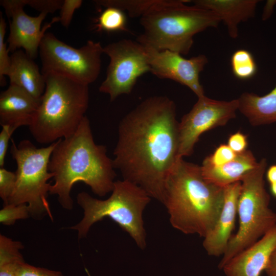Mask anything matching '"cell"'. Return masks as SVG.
Here are the masks:
<instances>
[{
	"mask_svg": "<svg viewBox=\"0 0 276 276\" xmlns=\"http://www.w3.org/2000/svg\"><path fill=\"white\" fill-rule=\"evenodd\" d=\"M178 126L174 102L163 96L143 101L119 125L114 168L123 179L161 203L168 178L180 158Z\"/></svg>",
	"mask_w": 276,
	"mask_h": 276,
	"instance_id": "1",
	"label": "cell"
},
{
	"mask_svg": "<svg viewBox=\"0 0 276 276\" xmlns=\"http://www.w3.org/2000/svg\"><path fill=\"white\" fill-rule=\"evenodd\" d=\"M106 152L105 146L95 143L86 116L73 135L57 141L48 166L55 181L49 194L58 196L63 208L73 209L70 193L73 185L79 181L88 185L100 197L112 192L116 173L112 160Z\"/></svg>",
	"mask_w": 276,
	"mask_h": 276,
	"instance_id": "2",
	"label": "cell"
},
{
	"mask_svg": "<svg viewBox=\"0 0 276 276\" xmlns=\"http://www.w3.org/2000/svg\"><path fill=\"white\" fill-rule=\"evenodd\" d=\"M223 202L224 188L207 181L200 166L178 159L168 178L162 203L174 228L204 238L215 226Z\"/></svg>",
	"mask_w": 276,
	"mask_h": 276,
	"instance_id": "3",
	"label": "cell"
},
{
	"mask_svg": "<svg viewBox=\"0 0 276 276\" xmlns=\"http://www.w3.org/2000/svg\"><path fill=\"white\" fill-rule=\"evenodd\" d=\"M190 1L156 0L140 17L143 31L137 38L144 46L186 55L196 34L216 28L221 21L213 11L196 6Z\"/></svg>",
	"mask_w": 276,
	"mask_h": 276,
	"instance_id": "4",
	"label": "cell"
},
{
	"mask_svg": "<svg viewBox=\"0 0 276 276\" xmlns=\"http://www.w3.org/2000/svg\"><path fill=\"white\" fill-rule=\"evenodd\" d=\"M44 92L29 130L34 140L51 144L73 135L85 116L88 85L54 73L42 74Z\"/></svg>",
	"mask_w": 276,
	"mask_h": 276,
	"instance_id": "5",
	"label": "cell"
},
{
	"mask_svg": "<svg viewBox=\"0 0 276 276\" xmlns=\"http://www.w3.org/2000/svg\"><path fill=\"white\" fill-rule=\"evenodd\" d=\"M111 192L105 200L95 198L85 192L79 193L77 201L84 215L71 228L77 231L81 239L87 236L94 223L109 217L127 233L141 249H144L146 233L143 214L151 198L140 187L125 179L115 181Z\"/></svg>",
	"mask_w": 276,
	"mask_h": 276,
	"instance_id": "6",
	"label": "cell"
},
{
	"mask_svg": "<svg viewBox=\"0 0 276 276\" xmlns=\"http://www.w3.org/2000/svg\"><path fill=\"white\" fill-rule=\"evenodd\" d=\"M266 167V159L263 158L241 181L237 209L239 227L230 239L219 263L220 269L276 226V212L269 207L270 196L265 188Z\"/></svg>",
	"mask_w": 276,
	"mask_h": 276,
	"instance_id": "7",
	"label": "cell"
},
{
	"mask_svg": "<svg viewBox=\"0 0 276 276\" xmlns=\"http://www.w3.org/2000/svg\"><path fill=\"white\" fill-rule=\"evenodd\" d=\"M11 141L10 152L17 164L16 181L8 204H27L34 219H41L47 215L53 220L47 198L51 186L48 181L54 175L49 171L48 166L57 141L40 148L28 140L17 145Z\"/></svg>",
	"mask_w": 276,
	"mask_h": 276,
	"instance_id": "8",
	"label": "cell"
},
{
	"mask_svg": "<svg viewBox=\"0 0 276 276\" xmlns=\"http://www.w3.org/2000/svg\"><path fill=\"white\" fill-rule=\"evenodd\" d=\"M103 47L88 40L80 48L71 47L46 32L39 48L42 74L54 73L88 85L98 78L101 69Z\"/></svg>",
	"mask_w": 276,
	"mask_h": 276,
	"instance_id": "9",
	"label": "cell"
},
{
	"mask_svg": "<svg viewBox=\"0 0 276 276\" xmlns=\"http://www.w3.org/2000/svg\"><path fill=\"white\" fill-rule=\"evenodd\" d=\"M103 51L110 61L99 89L113 101L121 95L131 93L137 79L150 72V66L146 48L137 41L123 39L104 47Z\"/></svg>",
	"mask_w": 276,
	"mask_h": 276,
	"instance_id": "10",
	"label": "cell"
},
{
	"mask_svg": "<svg viewBox=\"0 0 276 276\" xmlns=\"http://www.w3.org/2000/svg\"><path fill=\"white\" fill-rule=\"evenodd\" d=\"M239 108L238 99L220 101L205 95L198 100L191 110L179 122V151L180 158L192 154L199 137L204 132L224 126L235 118Z\"/></svg>",
	"mask_w": 276,
	"mask_h": 276,
	"instance_id": "11",
	"label": "cell"
},
{
	"mask_svg": "<svg viewBox=\"0 0 276 276\" xmlns=\"http://www.w3.org/2000/svg\"><path fill=\"white\" fill-rule=\"evenodd\" d=\"M0 3L7 15L11 18L7 41L8 51L13 53L22 48L30 57L35 59L46 30L54 23L59 21V17H54L41 29L42 22L48 13L41 12L35 17L28 15L24 10L26 6L24 0H1Z\"/></svg>",
	"mask_w": 276,
	"mask_h": 276,
	"instance_id": "12",
	"label": "cell"
},
{
	"mask_svg": "<svg viewBox=\"0 0 276 276\" xmlns=\"http://www.w3.org/2000/svg\"><path fill=\"white\" fill-rule=\"evenodd\" d=\"M145 47L150 72L159 78L170 79L187 86L198 98L204 96L199 81L200 73L208 62L204 55L186 59L177 52Z\"/></svg>",
	"mask_w": 276,
	"mask_h": 276,
	"instance_id": "13",
	"label": "cell"
},
{
	"mask_svg": "<svg viewBox=\"0 0 276 276\" xmlns=\"http://www.w3.org/2000/svg\"><path fill=\"white\" fill-rule=\"evenodd\" d=\"M241 185L239 181L224 187V202L220 215L213 229L203 238V246L210 256H223L235 228Z\"/></svg>",
	"mask_w": 276,
	"mask_h": 276,
	"instance_id": "14",
	"label": "cell"
},
{
	"mask_svg": "<svg viewBox=\"0 0 276 276\" xmlns=\"http://www.w3.org/2000/svg\"><path fill=\"white\" fill-rule=\"evenodd\" d=\"M276 247V226L231 259L221 269L226 276H260Z\"/></svg>",
	"mask_w": 276,
	"mask_h": 276,
	"instance_id": "15",
	"label": "cell"
},
{
	"mask_svg": "<svg viewBox=\"0 0 276 276\" xmlns=\"http://www.w3.org/2000/svg\"><path fill=\"white\" fill-rule=\"evenodd\" d=\"M39 100L23 89L10 84L0 95V124L14 129L29 126L38 109Z\"/></svg>",
	"mask_w": 276,
	"mask_h": 276,
	"instance_id": "16",
	"label": "cell"
},
{
	"mask_svg": "<svg viewBox=\"0 0 276 276\" xmlns=\"http://www.w3.org/2000/svg\"><path fill=\"white\" fill-rule=\"evenodd\" d=\"M10 59L7 75L10 84L19 87L40 101L44 92L45 80L37 65L25 52L20 49L12 53Z\"/></svg>",
	"mask_w": 276,
	"mask_h": 276,
	"instance_id": "17",
	"label": "cell"
},
{
	"mask_svg": "<svg viewBox=\"0 0 276 276\" xmlns=\"http://www.w3.org/2000/svg\"><path fill=\"white\" fill-rule=\"evenodd\" d=\"M194 5L211 10L216 13L227 27L233 38L238 36V25L253 17L257 0H195Z\"/></svg>",
	"mask_w": 276,
	"mask_h": 276,
	"instance_id": "18",
	"label": "cell"
},
{
	"mask_svg": "<svg viewBox=\"0 0 276 276\" xmlns=\"http://www.w3.org/2000/svg\"><path fill=\"white\" fill-rule=\"evenodd\" d=\"M259 162L251 151L237 154L232 160L218 167L202 164L200 166L204 178L220 187L242 180L249 172L257 167Z\"/></svg>",
	"mask_w": 276,
	"mask_h": 276,
	"instance_id": "19",
	"label": "cell"
},
{
	"mask_svg": "<svg viewBox=\"0 0 276 276\" xmlns=\"http://www.w3.org/2000/svg\"><path fill=\"white\" fill-rule=\"evenodd\" d=\"M237 99L238 110L252 126L276 122V85L264 96L245 92Z\"/></svg>",
	"mask_w": 276,
	"mask_h": 276,
	"instance_id": "20",
	"label": "cell"
},
{
	"mask_svg": "<svg viewBox=\"0 0 276 276\" xmlns=\"http://www.w3.org/2000/svg\"><path fill=\"white\" fill-rule=\"evenodd\" d=\"M22 244L4 235H0V276H16L25 262L20 252Z\"/></svg>",
	"mask_w": 276,
	"mask_h": 276,
	"instance_id": "21",
	"label": "cell"
},
{
	"mask_svg": "<svg viewBox=\"0 0 276 276\" xmlns=\"http://www.w3.org/2000/svg\"><path fill=\"white\" fill-rule=\"evenodd\" d=\"M232 72L240 80H247L254 77L257 72V65L251 53L244 49L236 51L231 59Z\"/></svg>",
	"mask_w": 276,
	"mask_h": 276,
	"instance_id": "22",
	"label": "cell"
},
{
	"mask_svg": "<svg viewBox=\"0 0 276 276\" xmlns=\"http://www.w3.org/2000/svg\"><path fill=\"white\" fill-rule=\"evenodd\" d=\"M97 31H126V17L124 12L114 7H107L101 13L96 25Z\"/></svg>",
	"mask_w": 276,
	"mask_h": 276,
	"instance_id": "23",
	"label": "cell"
},
{
	"mask_svg": "<svg viewBox=\"0 0 276 276\" xmlns=\"http://www.w3.org/2000/svg\"><path fill=\"white\" fill-rule=\"evenodd\" d=\"M156 0H97L98 6L114 7L126 11L131 17H141Z\"/></svg>",
	"mask_w": 276,
	"mask_h": 276,
	"instance_id": "24",
	"label": "cell"
},
{
	"mask_svg": "<svg viewBox=\"0 0 276 276\" xmlns=\"http://www.w3.org/2000/svg\"><path fill=\"white\" fill-rule=\"evenodd\" d=\"M30 212L27 204L5 205L0 211V222L5 225H11L19 219L28 218Z\"/></svg>",
	"mask_w": 276,
	"mask_h": 276,
	"instance_id": "25",
	"label": "cell"
},
{
	"mask_svg": "<svg viewBox=\"0 0 276 276\" xmlns=\"http://www.w3.org/2000/svg\"><path fill=\"white\" fill-rule=\"evenodd\" d=\"M6 23L2 13L0 15V84L1 86L5 84V76H7L10 65V56L7 44L5 42L6 31Z\"/></svg>",
	"mask_w": 276,
	"mask_h": 276,
	"instance_id": "26",
	"label": "cell"
},
{
	"mask_svg": "<svg viewBox=\"0 0 276 276\" xmlns=\"http://www.w3.org/2000/svg\"><path fill=\"white\" fill-rule=\"evenodd\" d=\"M237 155L227 145L221 144L212 154L204 158L202 164L212 167L220 166L234 159Z\"/></svg>",
	"mask_w": 276,
	"mask_h": 276,
	"instance_id": "27",
	"label": "cell"
},
{
	"mask_svg": "<svg viewBox=\"0 0 276 276\" xmlns=\"http://www.w3.org/2000/svg\"><path fill=\"white\" fill-rule=\"evenodd\" d=\"M16 181L15 172L8 171L4 167L0 168V197L4 205L8 204L14 190Z\"/></svg>",
	"mask_w": 276,
	"mask_h": 276,
	"instance_id": "28",
	"label": "cell"
},
{
	"mask_svg": "<svg viewBox=\"0 0 276 276\" xmlns=\"http://www.w3.org/2000/svg\"><path fill=\"white\" fill-rule=\"evenodd\" d=\"M82 3V0L63 1L59 17V21L64 27H69L74 12L81 6Z\"/></svg>",
	"mask_w": 276,
	"mask_h": 276,
	"instance_id": "29",
	"label": "cell"
},
{
	"mask_svg": "<svg viewBox=\"0 0 276 276\" xmlns=\"http://www.w3.org/2000/svg\"><path fill=\"white\" fill-rule=\"evenodd\" d=\"M26 5H29L40 13H53L60 10L63 1L62 0H24Z\"/></svg>",
	"mask_w": 276,
	"mask_h": 276,
	"instance_id": "30",
	"label": "cell"
},
{
	"mask_svg": "<svg viewBox=\"0 0 276 276\" xmlns=\"http://www.w3.org/2000/svg\"><path fill=\"white\" fill-rule=\"evenodd\" d=\"M16 276H64L58 271L38 267L25 262L19 268Z\"/></svg>",
	"mask_w": 276,
	"mask_h": 276,
	"instance_id": "31",
	"label": "cell"
},
{
	"mask_svg": "<svg viewBox=\"0 0 276 276\" xmlns=\"http://www.w3.org/2000/svg\"><path fill=\"white\" fill-rule=\"evenodd\" d=\"M227 145L236 154L241 153L247 150V136L241 131L232 134L228 137Z\"/></svg>",
	"mask_w": 276,
	"mask_h": 276,
	"instance_id": "32",
	"label": "cell"
},
{
	"mask_svg": "<svg viewBox=\"0 0 276 276\" xmlns=\"http://www.w3.org/2000/svg\"><path fill=\"white\" fill-rule=\"evenodd\" d=\"M0 132V167H4L5 159L11 136L16 130L8 125L2 126Z\"/></svg>",
	"mask_w": 276,
	"mask_h": 276,
	"instance_id": "33",
	"label": "cell"
},
{
	"mask_svg": "<svg viewBox=\"0 0 276 276\" xmlns=\"http://www.w3.org/2000/svg\"><path fill=\"white\" fill-rule=\"evenodd\" d=\"M265 271L267 276H276V247L271 253Z\"/></svg>",
	"mask_w": 276,
	"mask_h": 276,
	"instance_id": "34",
	"label": "cell"
},
{
	"mask_svg": "<svg viewBox=\"0 0 276 276\" xmlns=\"http://www.w3.org/2000/svg\"><path fill=\"white\" fill-rule=\"evenodd\" d=\"M265 174L266 179L270 185L276 183V165L269 167L266 171Z\"/></svg>",
	"mask_w": 276,
	"mask_h": 276,
	"instance_id": "35",
	"label": "cell"
},
{
	"mask_svg": "<svg viewBox=\"0 0 276 276\" xmlns=\"http://www.w3.org/2000/svg\"><path fill=\"white\" fill-rule=\"evenodd\" d=\"M275 2L276 1H270L267 2L266 5L265 6L262 18L263 19L265 20L267 19L271 15L274 4L276 3Z\"/></svg>",
	"mask_w": 276,
	"mask_h": 276,
	"instance_id": "36",
	"label": "cell"
},
{
	"mask_svg": "<svg viewBox=\"0 0 276 276\" xmlns=\"http://www.w3.org/2000/svg\"><path fill=\"white\" fill-rule=\"evenodd\" d=\"M270 187L271 193L276 197V183L270 184Z\"/></svg>",
	"mask_w": 276,
	"mask_h": 276,
	"instance_id": "37",
	"label": "cell"
}]
</instances>
